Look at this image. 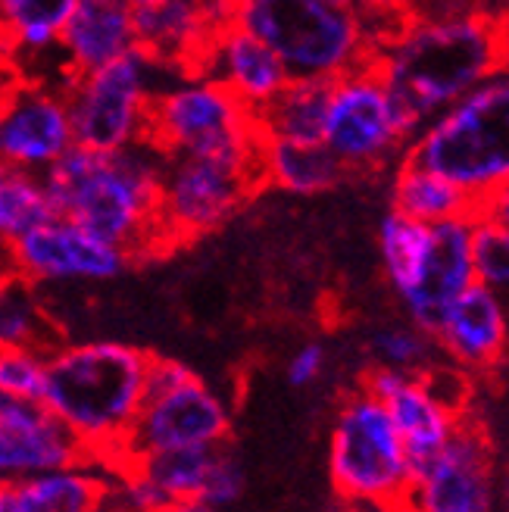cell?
<instances>
[{
    "label": "cell",
    "instance_id": "8fae6325",
    "mask_svg": "<svg viewBox=\"0 0 509 512\" xmlns=\"http://www.w3.org/2000/svg\"><path fill=\"white\" fill-rule=\"evenodd\" d=\"M228 431H232L228 406L207 381L191 372L166 391L144 394L138 416L125 434L119 466L154 450L222 444L228 441Z\"/></svg>",
    "mask_w": 509,
    "mask_h": 512
},
{
    "label": "cell",
    "instance_id": "6da1fadb",
    "mask_svg": "<svg viewBox=\"0 0 509 512\" xmlns=\"http://www.w3.org/2000/svg\"><path fill=\"white\" fill-rule=\"evenodd\" d=\"M372 66L413 132L491 75L506 69V29L494 10L413 0L397 29L378 41Z\"/></svg>",
    "mask_w": 509,
    "mask_h": 512
},
{
    "label": "cell",
    "instance_id": "d6a6232c",
    "mask_svg": "<svg viewBox=\"0 0 509 512\" xmlns=\"http://www.w3.org/2000/svg\"><path fill=\"white\" fill-rule=\"evenodd\" d=\"M19 82H22V69H19V63H16L10 54H4V50H0V97H4L7 91H13Z\"/></svg>",
    "mask_w": 509,
    "mask_h": 512
},
{
    "label": "cell",
    "instance_id": "9c48e42d",
    "mask_svg": "<svg viewBox=\"0 0 509 512\" xmlns=\"http://www.w3.org/2000/svg\"><path fill=\"white\" fill-rule=\"evenodd\" d=\"M154 69L157 60L135 47L113 63L72 75L63 97L75 147L110 153L147 141Z\"/></svg>",
    "mask_w": 509,
    "mask_h": 512
},
{
    "label": "cell",
    "instance_id": "2e32d148",
    "mask_svg": "<svg viewBox=\"0 0 509 512\" xmlns=\"http://www.w3.org/2000/svg\"><path fill=\"white\" fill-rule=\"evenodd\" d=\"M363 388L385 403L388 416L400 434L406 466H410V478L416 481L431 463H435V456L444 450L450 431L460 416L450 413V409L425 388V381L419 375L372 366L366 372Z\"/></svg>",
    "mask_w": 509,
    "mask_h": 512
},
{
    "label": "cell",
    "instance_id": "d6986e66",
    "mask_svg": "<svg viewBox=\"0 0 509 512\" xmlns=\"http://www.w3.org/2000/svg\"><path fill=\"white\" fill-rule=\"evenodd\" d=\"M475 281L472 256H469V219H450L431 225V241L425 260L410 281V288L400 291V303L406 319L422 331H435L447 306L460 297Z\"/></svg>",
    "mask_w": 509,
    "mask_h": 512
},
{
    "label": "cell",
    "instance_id": "f35d334b",
    "mask_svg": "<svg viewBox=\"0 0 509 512\" xmlns=\"http://www.w3.org/2000/svg\"><path fill=\"white\" fill-rule=\"evenodd\" d=\"M4 500H7V484L0 481V506H4Z\"/></svg>",
    "mask_w": 509,
    "mask_h": 512
},
{
    "label": "cell",
    "instance_id": "7402d4cb",
    "mask_svg": "<svg viewBox=\"0 0 509 512\" xmlns=\"http://www.w3.org/2000/svg\"><path fill=\"white\" fill-rule=\"evenodd\" d=\"M116 469L82 459L7 484V494L19 512H104Z\"/></svg>",
    "mask_w": 509,
    "mask_h": 512
},
{
    "label": "cell",
    "instance_id": "4fadbf2b",
    "mask_svg": "<svg viewBox=\"0 0 509 512\" xmlns=\"http://www.w3.org/2000/svg\"><path fill=\"white\" fill-rule=\"evenodd\" d=\"M72 122L63 88L22 79L0 97V163L44 172L72 147Z\"/></svg>",
    "mask_w": 509,
    "mask_h": 512
},
{
    "label": "cell",
    "instance_id": "ac0fdd59",
    "mask_svg": "<svg viewBox=\"0 0 509 512\" xmlns=\"http://www.w3.org/2000/svg\"><path fill=\"white\" fill-rule=\"evenodd\" d=\"M188 75H203V79L219 82L253 113L266 107L291 82V72L272 54V47H266L257 35H250L235 22H225L210 38Z\"/></svg>",
    "mask_w": 509,
    "mask_h": 512
},
{
    "label": "cell",
    "instance_id": "d590c367",
    "mask_svg": "<svg viewBox=\"0 0 509 512\" xmlns=\"http://www.w3.org/2000/svg\"><path fill=\"white\" fill-rule=\"evenodd\" d=\"M16 269H13V260H10V250H4L0 247V278H7V275H13Z\"/></svg>",
    "mask_w": 509,
    "mask_h": 512
},
{
    "label": "cell",
    "instance_id": "836d02e7",
    "mask_svg": "<svg viewBox=\"0 0 509 512\" xmlns=\"http://www.w3.org/2000/svg\"><path fill=\"white\" fill-rule=\"evenodd\" d=\"M150 512H219V509L200 503V500H169V503H160L157 509H150Z\"/></svg>",
    "mask_w": 509,
    "mask_h": 512
},
{
    "label": "cell",
    "instance_id": "4dcf8cb0",
    "mask_svg": "<svg viewBox=\"0 0 509 512\" xmlns=\"http://www.w3.org/2000/svg\"><path fill=\"white\" fill-rule=\"evenodd\" d=\"M435 338L422 331L419 325H413L410 319L400 325H385L372 331L369 338V356L372 363L381 369H397L406 375H419L422 369H428L435 363Z\"/></svg>",
    "mask_w": 509,
    "mask_h": 512
},
{
    "label": "cell",
    "instance_id": "9a60e30c",
    "mask_svg": "<svg viewBox=\"0 0 509 512\" xmlns=\"http://www.w3.org/2000/svg\"><path fill=\"white\" fill-rule=\"evenodd\" d=\"M91 459L66 425L32 397L0 391V481L16 484L29 475Z\"/></svg>",
    "mask_w": 509,
    "mask_h": 512
},
{
    "label": "cell",
    "instance_id": "8992f818",
    "mask_svg": "<svg viewBox=\"0 0 509 512\" xmlns=\"http://www.w3.org/2000/svg\"><path fill=\"white\" fill-rule=\"evenodd\" d=\"M328 475L341 503H406L410 466L385 403L366 388L335 413L328 441Z\"/></svg>",
    "mask_w": 509,
    "mask_h": 512
},
{
    "label": "cell",
    "instance_id": "f1b7e54d",
    "mask_svg": "<svg viewBox=\"0 0 509 512\" xmlns=\"http://www.w3.org/2000/svg\"><path fill=\"white\" fill-rule=\"evenodd\" d=\"M431 241V225L410 219L397 210L385 213L378 225V253H381V269H385L388 285L394 294L410 288V281L416 278L425 250Z\"/></svg>",
    "mask_w": 509,
    "mask_h": 512
},
{
    "label": "cell",
    "instance_id": "3957f363",
    "mask_svg": "<svg viewBox=\"0 0 509 512\" xmlns=\"http://www.w3.org/2000/svg\"><path fill=\"white\" fill-rule=\"evenodd\" d=\"M147 360V350L122 341L54 344L44 356L41 403L97 463L119 466L144 403Z\"/></svg>",
    "mask_w": 509,
    "mask_h": 512
},
{
    "label": "cell",
    "instance_id": "7c38bea8",
    "mask_svg": "<svg viewBox=\"0 0 509 512\" xmlns=\"http://www.w3.org/2000/svg\"><path fill=\"white\" fill-rule=\"evenodd\" d=\"M494 447L472 413L456 419L444 450L406 491L410 512H494Z\"/></svg>",
    "mask_w": 509,
    "mask_h": 512
},
{
    "label": "cell",
    "instance_id": "e575fe53",
    "mask_svg": "<svg viewBox=\"0 0 509 512\" xmlns=\"http://www.w3.org/2000/svg\"><path fill=\"white\" fill-rule=\"evenodd\" d=\"M344 512H410L406 503H347Z\"/></svg>",
    "mask_w": 509,
    "mask_h": 512
},
{
    "label": "cell",
    "instance_id": "cb8c5ba5",
    "mask_svg": "<svg viewBox=\"0 0 509 512\" xmlns=\"http://www.w3.org/2000/svg\"><path fill=\"white\" fill-rule=\"evenodd\" d=\"M350 172L322 141L260 138V178L288 194H322L338 188Z\"/></svg>",
    "mask_w": 509,
    "mask_h": 512
},
{
    "label": "cell",
    "instance_id": "52a82bcc",
    "mask_svg": "<svg viewBox=\"0 0 509 512\" xmlns=\"http://www.w3.org/2000/svg\"><path fill=\"white\" fill-rule=\"evenodd\" d=\"M147 141L166 157L207 153V157H260V132L253 110L203 75H188L150 100Z\"/></svg>",
    "mask_w": 509,
    "mask_h": 512
},
{
    "label": "cell",
    "instance_id": "30bf717a",
    "mask_svg": "<svg viewBox=\"0 0 509 512\" xmlns=\"http://www.w3.org/2000/svg\"><path fill=\"white\" fill-rule=\"evenodd\" d=\"M413 135V125L400 113L372 60L332 79L322 144L347 172L385 169L394 157L406 153Z\"/></svg>",
    "mask_w": 509,
    "mask_h": 512
},
{
    "label": "cell",
    "instance_id": "1f68e13d",
    "mask_svg": "<svg viewBox=\"0 0 509 512\" xmlns=\"http://www.w3.org/2000/svg\"><path fill=\"white\" fill-rule=\"evenodd\" d=\"M325 369V350L322 344H303L288 363V381L294 384V388H307V384H313Z\"/></svg>",
    "mask_w": 509,
    "mask_h": 512
},
{
    "label": "cell",
    "instance_id": "ffe728a7",
    "mask_svg": "<svg viewBox=\"0 0 509 512\" xmlns=\"http://www.w3.org/2000/svg\"><path fill=\"white\" fill-rule=\"evenodd\" d=\"M431 338L463 372H494L506 356V306L500 291L472 281L444 310Z\"/></svg>",
    "mask_w": 509,
    "mask_h": 512
},
{
    "label": "cell",
    "instance_id": "5bb4252c",
    "mask_svg": "<svg viewBox=\"0 0 509 512\" xmlns=\"http://www.w3.org/2000/svg\"><path fill=\"white\" fill-rule=\"evenodd\" d=\"M13 269L38 281H107L125 272L129 253L94 238L82 225L63 216H50L10 247Z\"/></svg>",
    "mask_w": 509,
    "mask_h": 512
},
{
    "label": "cell",
    "instance_id": "7a4b0ae2",
    "mask_svg": "<svg viewBox=\"0 0 509 512\" xmlns=\"http://www.w3.org/2000/svg\"><path fill=\"white\" fill-rule=\"evenodd\" d=\"M163 163L166 153L150 141L110 153L72 144L41 172V182L54 216L82 225L135 260L166 250L160 232Z\"/></svg>",
    "mask_w": 509,
    "mask_h": 512
},
{
    "label": "cell",
    "instance_id": "ba28073f",
    "mask_svg": "<svg viewBox=\"0 0 509 512\" xmlns=\"http://www.w3.org/2000/svg\"><path fill=\"white\" fill-rule=\"evenodd\" d=\"M260 185V157H166L160 175V232L166 250L222 228Z\"/></svg>",
    "mask_w": 509,
    "mask_h": 512
},
{
    "label": "cell",
    "instance_id": "74e56055",
    "mask_svg": "<svg viewBox=\"0 0 509 512\" xmlns=\"http://www.w3.org/2000/svg\"><path fill=\"white\" fill-rule=\"evenodd\" d=\"M0 512H19V509L13 506V500H10V494H7V500H4V506H0Z\"/></svg>",
    "mask_w": 509,
    "mask_h": 512
},
{
    "label": "cell",
    "instance_id": "d4e9b609",
    "mask_svg": "<svg viewBox=\"0 0 509 512\" xmlns=\"http://www.w3.org/2000/svg\"><path fill=\"white\" fill-rule=\"evenodd\" d=\"M328 79H291L266 107L253 113L260 138L275 141H322L325 107H328Z\"/></svg>",
    "mask_w": 509,
    "mask_h": 512
},
{
    "label": "cell",
    "instance_id": "603a6c76",
    "mask_svg": "<svg viewBox=\"0 0 509 512\" xmlns=\"http://www.w3.org/2000/svg\"><path fill=\"white\" fill-rule=\"evenodd\" d=\"M228 441L203 444V447H175V450H154L135 456L119 469H129L144 478L157 491L163 503L169 500H200L207 497L210 481L219 472L222 459L228 456Z\"/></svg>",
    "mask_w": 509,
    "mask_h": 512
},
{
    "label": "cell",
    "instance_id": "4316f807",
    "mask_svg": "<svg viewBox=\"0 0 509 512\" xmlns=\"http://www.w3.org/2000/svg\"><path fill=\"white\" fill-rule=\"evenodd\" d=\"M50 216L54 210H50L41 175L0 163V247L10 250Z\"/></svg>",
    "mask_w": 509,
    "mask_h": 512
},
{
    "label": "cell",
    "instance_id": "484cf974",
    "mask_svg": "<svg viewBox=\"0 0 509 512\" xmlns=\"http://www.w3.org/2000/svg\"><path fill=\"white\" fill-rule=\"evenodd\" d=\"M391 210L425 225H438L450 219H472L481 207L444 175L403 160L391 185Z\"/></svg>",
    "mask_w": 509,
    "mask_h": 512
},
{
    "label": "cell",
    "instance_id": "e0dca14e",
    "mask_svg": "<svg viewBox=\"0 0 509 512\" xmlns=\"http://www.w3.org/2000/svg\"><path fill=\"white\" fill-rule=\"evenodd\" d=\"M135 47L166 66L191 72L200 50L228 19V0H129Z\"/></svg>",
    "mask_w": 509,
    "mask_h": 512
},
{
    "label": "cell",
    "instance_id": "277c9868",
    "mask_svg": "<svg viewBox=\"0 0 509 512\" xmlns=\"http://www.w3.org/2000/svg\"><path fill=\"white\" fill-rule=\"evenodd\" d=\"M403 160L444 175L478 207L503 200L509 178L506 69L431 116L406 144Z\"/></svg>",
    "mask_w": 509,
    "mask_h": 512
},
{
    "label": "cell",
    "instance_id": "44dd1931",
    "mask_svg": "<svg viewBox=\"0 0 509 512\" xmlns=\"http://www.w3.org/2000/svg\"><path fill=\"white\" fill-rule=\"evenodd\" d=\"M57 50L69 75L91 72L135 50L129 0H75Z\"/></svg>",
    "mask_w": 509,
    "mask_h": 512
},
{
    "label": "cell",
    "instance_id": "5b68a950",
    "mask_svg": "<svg viewBox=\"0 0 509 512\" xmlns=\"http://www.w3.org/2000/svg\"><path fill=\"white\" fill-rule=\"evenodd\" d=\"M228 19L257 35L291 79H338L372 60L363 19L328 0H228Z\"/></svg>",
    "mask_w": 509,
    "mask_h": 512
},
{
    "label": "cell",
    "instance_id": "f546056e",
    "mask_svg": "<svg viewBox=\"0 0 509 512\" xmlns=\"http://www.w3.org/2000/svg\"><path fill=\"white\" fill-rule=\"evenodd\" d=\"M469 256L475 281L503 291L509 281V228H506V197L481 207L469 219Z\"/></svg>",
    "mask_w": 509,
    "mask_h": 512
},
{
    "label": "cell",
    "instance_id": "8d00e7d4",
    "mask_svg": "<svg viewBox=\"0 0 509 512\" xmlns=\"http://www.w3.org/2000/svg\"><path fill=\"white\" fill-rule=\"evenodd\" d=\"M378 4L381 7H394V10H406V7L413 4V0H378Z\"/></svg>",
    "mask_w": 509,
    "mask_h": 512
},
{
    "label": "cell",
    "instance_id": "83f0119b",
    "mask_svg": "<svg viewBox=\"0 0 509 512\" xmlns=\"http://www.w3.org/2000/svg\"><path fill=\"white\" fill-rule=\"evenodd\" d=\"M10 344H29L41 350L57 344L54 325H50L32 281L19 272L0 278V347Z\"/></svg>",
    "mask_w": 509,
    "mask_h": 512
}]
</instances>
